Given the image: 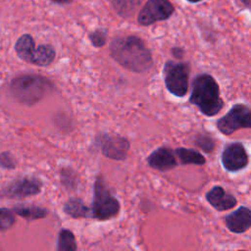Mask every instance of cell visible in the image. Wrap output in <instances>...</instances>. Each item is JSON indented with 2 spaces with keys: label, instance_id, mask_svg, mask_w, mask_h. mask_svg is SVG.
I'll use <instances>...</instances> for the list:
<instances>
[{
  "label": "cell",
  "instance_id": "6da1fadb",
  "mask_svg": "<svg viewBox=\"0 0 251 251\" xmlns=\"http://www.w3.org/2000/svg\"><path fill=\"white\" fill-rule=\"evenodd\" d=\"M110 56L119 65L134 73H145L153 66V57L144 40L136 35H120L110 43Z\"/></svg>",
  "mask_w": 251,
  "mask_h": 251
},
{
  "label": "cell",
  "instance_id": "7a4b0ae2",
  "mask_svg": "<svg viewBox=\"0 0 251 251\" xmlns=\"http://www.w3.org/2000/svg\"><path fill=\"white\" fill-rule=\"evenodd\" d=\"M189 103L196 106L207 117H214L223 109L224 100L214 76L204 73L193 78Z\"/></svg>",
  "mask_w": 251,
  "mask_h": 251
},
{
  "label": "cell",
  "instance_id": "3957f363",
  "mask_svg": "<svg viewBox=\"0 0 251 251\" xmlns=\"http://www.w3.org/2000/svg\"><path fill=\"white\" fill-rule=\"evenodd\" d=\"M52 88L53 84L48 78L34 74L18 75L11 80L9 86L13 97L25 105L39 102Z\"/></svg>",
  "mask_w": 251,
  "mask_h": 251
},
{
  "label": "cell",
  "instance_id": "277c9868",
  "mask_svg": "<svg viewBox=\"0 0 251 251\" xmlns=\"http://www.w3.org/2000/svg\"><path fill=\"white\" fill-rule=\"evenodd\" d=\"M120 210V201L112 195L103 178L97 176L93 185L91 217L99 221H106L116 217Z\"/></svg>",
  "mask_w": 251,
  "mask_h": 251
},
{
  "label": "cell",
  "instance_id": "5b68a950",
  "mask_svg": "<svg viewBox=\"0 0 251 251\" xmlns=\"http://www.w3.org/2000/svg\"><path fill=\"white\" fill-rule=\"evenodd\" d=\"M163 74L168 91L176 97L185 96L188 90L190 65L185 62L167 61L164 65Z\"/></svg>",
  "mask_w": 251,
  "mask_h": 251
},
{
  "label": "cell",
  "instance_id": "8992f818",
  "mask_svg": "<svg viewBox=\"0 0 251 251\" xmlns=\"http://www.w3.org/2000/svg\"><path fill=\"white\" fill-rule=\"evenodd\" d=\"M217 128L225 135H229L240 128L251 126V112L247 105L237 103L216 123Z\"/></svg>",
  "mask_w": 251,
  "mask_h": 251
},
{
  "label": "cell",
  "instance_id": "52a82bcc",
  "mask_svg": "<svg viewBox=\"0 0 251 251\" xmlns=\"http://www.w3.org/2000/svg\"><path fill=\"white\" fill-rule=\"evenodd\" d=\"M175 12L170 0H147L137 15V22L143 26L168 20Z\"/></svg>",
  "mask_w": 251,
  "mask_h": 251
},
{
  "label": "cell",
  "instance_id": "ba28073f",
  "mask_svg": "<svg viewBox=\"0 0 251 251\" xmlns=\"http://www.w3.org/2000/svg\"><path fill=\"white\" fill-rule=\"evenodd\" d=\"M42 181L35 176H23L8 183L0 191L2 197L7 198H25L32 195H36L41 191Z\"/></svg>",
  "mask_w": 251,
  "mask_h": 251
},
{
  "label": "cell",
  "instance_id": "9c48e42d",
  "mask_svg": "<svg viewBox=\"0 0 251 251\" xmlns=\"http://www.w3.org/2000/svg\"><path fill=\"white\" fill-rule=\"evenodd\" d=\"M96 144L105 157L116 161L125 160L129 150L128 140L119 134L102 133L97 136Z\"/></svg>",
  "mask_w": 251,
  "mask_h": 251
},
{
  "label": "cell",
  "instance_id": "30bf717a",
  "mask_svg": "<svg viewBox=\"0 0 251 251\" xmlns=\"http://www.w3.org/2000/svg\"><path fill=\"white\" fill-rule=\"evenodd\" d=\"M221 161L226 171L238 172L247 167L249 157L241 142H231L225 146L222 152Z\"/></svg>",
  "mask_w": 251,
  "mask_h": 251
},
{
  "label": "cell",
  "instance_id": "8fae6325",
  "mask_svg": "<svg viewBox=\"0 0 251 251\" xmlns=\"http://www.w3.org/2000/svg\"><path fill=\"white\" fill-rule=\"evenodd\" d=\"M149 167L160 172L170 171L177 166L173 150L169 147H159L147 157Z\"/></svg>",
  "mask_w": 251,
  "mask_h": 251
},
{
  "label": "cell",
  "instance_id": "7c38bea8",
  "mask_svg": "<svg viewBox=\"0 0 251 251\" xmlns=\"http://www.w3.org/2000/svg\"><path fill=\"white\" fill-rule=\"evenodd\" d=\"M205 196L208 203L217 211H226L237 204L236 198L220 185L213 186Z\"/></svg>",
  "mask_w": 251,
  "mask_h": 251
},
{
  "label": "cell",
  "instance_id": "4fadbf2b",
  "mask_svg": "<svg viewBox=\"0 0 251 251\" xmlns=\"http://www.w3.org/2000/svg\"><path fill=\"white\" fill-rule=\"evenodd\" d=\"M225 223L228 230L233 233H243L250 228L251 212L249 208L241 206L225 217Z\"/></svg>",
  "mask_w": 251,
  "mask_h": 251
},
{
  "label": "cell",
  "instance_id": "5bb4252c",
  "mask_svg": "<svg viewBox=\"0 0 251 251\" xmlns=\"http://www.w3.org/2000/svg\"><path fill=\"white\" fill-rule=\"evenodd\" d=\"M35 49L34 39L30 34H23L17 40L15 44V50L17 55L25 62L31 63V58Z\"/></svg>",
  "mask_w": 251,
  "mask_h": 251
},
{
  "label": "cell",
  "instance_id": "9a60e30c",
  "mask_svg": "<svg viewBox=\"0 0 251 251\" xmlns=\"http://www.w3.org/2000/svg\"><path fill=\"white\" fill-rule=\"evenodd\" d=\"M143 0H112V6L118 16L130 19L138 11Z\"/></svg>",
  "mask_w": 251,
  "mask_h": 251
},
{
  "label": "cell",
  "instance_id": "2e32d148",
  "mask_svg": "<svg viewBox=\"0 0 251 251\" xmlns=\"http://www.w3.org/2000/svg\"><path fill=\"white\" fill-rule=\"evenodd\" d=\"M56 51L50 44H41L34 49L31 63L39 67L49 66L55 59Z\"/></svg>",
  "mask_w": 251,
  "mask_h": 251
},
{
  "label": "cell",
  "instance_id": "e0dca14e",
  "mask_svg": "<svg viewBox=\"0 0 251 251\" xmlns=\"http://www.w3.org/2000/svg\"><path fill=\"white\" fill-rule=\"evenodd\" d=\"M65 214L72 217L73 219L88 218L90 217V209L84 204V202L76 197L70 198L63 207Z\"/></svg>",
  "mask_w": 251,
  "mask_h": 251
},
{
  "label": "cell",
  "instance_id": "ac0fdd59",
  "mask_svg": "<svg viewBox=\"0 0 251 251\" xmlns=\"http://www.w3.org/2000/svg\"><path fill=\"white\" fill-rule=\"evenodd\" d=\"M175 152L182 165L193 164V165L202 166L206 163L205 157L197 150L187 149L184 147H178L176 149Z\"/></svg>",
  "mask_w": 251,
  "mask_h": 251
},
{
  "label": "cell",
  "instance_id": "d6986e66",
  "mask_svg": "<svg viewBox=\"0 0 251 251\" xmlns=\"http://www.w3.org/2000/svg\"><path fill=\"white\" fill-rule=\"evenodd\" d=\"M13 212L27 220L43 219L48 215V210L39 206H18L13 209Z\"/></svg>",
  "mask_w": 251,
  "mask_h": 251
},
{
  "label": "cell",
  "instance_id": "ffe728a7",
  "mask_svg": "<svg viewBox=\"0 0 251 251\" xmlns=\"http://www.w3.org/2000/svg\"><path fill=\"white\" fill-rule=\"evenodd\" d=\"M77 249L74 233L67 228H62L58 235V251H75Z\"/></svg>",
  "mask_w": 251,
  "mask_h": 251
},
{
  "label": "cell",
  "instance_id": "44dd1931",
  "mask_svg": "<svg viewBox=\"0 0 251 251\" xmlns=\"http://www.w3.org/2000/svg\"><path fill=\"white\" fill-rule=\"evenodd\" d=\"M61 182L68 189H75L77 185L76 173L72 168H64L61 171Z\"/></svg>",
  "mask_w": 251,
  "mask_h": 251
},
{
  "label": "cell",
  "instance_id": "7402d4cb",
  "mask_svg": "<svg viewBox=\"0 0 251 251\" xmlns=\"http://www.w3.org/2000/svg\"><path fill=\"white\" fill-rule=\"evenodd\" d=\"M194 143L205 153H211L214 151L216 142L214 138H212L210 135L207 134H197L194 138Z\"/></svg>",
  "mask_w": 251,
  "mask_h": 251
},
{
  "label": "cell",
  "instance_id": "603a6c76",
  "mask_svg": "<svg viewBox=\"0 0 251 251\" xmlns=\"http://www.w3.org/2000/svg\"><path fill=\"white\" fill-rule=\"evenodd\" d=\"M88 38L94 47H102L107 42V30L104 28H97L88 34Z\"/></svg>",
  "mask_w": 251,
  "mask_h": 251
},
{
  "label": "cell",
  "instance_id": "cb8c5ba5",
  "mask_svg": "<svg viewBox=\"0 0 251 251\" xmlns=\"http://www.w3.org/2000/svg\"><path fill=\"white\" fill-rule=\"evenodd\" d=\"M15 223L14 212L7 208H0V230L10 228Z\"/></svg>",
  "mask_w": 251,
  "mask_h": 251
},
{
  "label": "cell",
  "instance_id": "d4e9b609",
  "mask_svg": "<svg viewBox=\"0 0 251 251\" xmlns=\"http://www.w3.org/2000/svg\"><path fill=\"white\" fill-rule=\"evenodd\" d=\"M0 166L7 170H11L16 167V160L10 152L5 151L0 153Z\"/></svg>",
  "mask_w": 251,
  "mask_h": 251
},
{
  "label": "cell",
  "instance_id": "484cf974",
  "mask_svg": "<svg viewBox=\"0 0 251 251\" xmlns=\"http://www.w3.org/2000/svg\"><path fill=\"white\" fill-rule=\"evenodd\" d=\"M172 54L176 57V58H181L183 56V49L180 47H174L172 48Z\"/></svg>",
  "mask_w": 251,
  "mask_h": 251
},
{
  "label": "cell",
  "instance_id": "4316f807",
  "mask_svg": "<svg viewBox=\"0 0 251 251\" xmlns=\"http://www.w3.org/2000/svg\"><path fill=\"white\" fill-rule=\"evenodd\" d=\"M51 2L59 5H65V4H70L73 0H50Z\"/></svg>",
  "mask_w": 251,
  "mask_h": 251
},
{
  "label": "cell",
  "instance_id": "83f0119b",
  "mask_svg": "<svg viewBox=\"0 0 251 251\" xmlns=\"http://www.w3.org/2000/svg\"><path fill=\"white\" fill-rule=\"evenodd\" d=\"M246 7H249V5H250V0H240Z\"/></svg>",
  "mask_w": 251,
  "mask_h": 251
},
{
  "label": "cell",
  "instance_id": "f1b7e54d",
  "mask_svg": "<svg viewBox=\"0 0 251 251\" xmlns=\"http://www.w3.org/2000/svg\"><path fill=\"white\" fill-rule=\"evenodd\" d=\"M186 1H188V2H190V3H198V2H200V1H202V0H186Z\"/></svg>",
  "mask_w": 251,
  "mask_h": 251
}]
</instances>
